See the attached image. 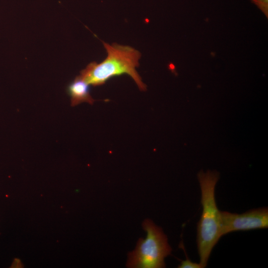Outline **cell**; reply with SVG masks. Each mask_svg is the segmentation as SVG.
<instances>
[{
    "instance_id": "cell-1",
    "label": "cell",
    "mask_w": 268,
    "mask_h": 268,
    "mask_svg": "<svg viewBox=\"0 0 268 268\" xmlns=\"http://www.w3.org/2000/svg\"><path fill=\"white\" fill-rule=\"evenodd\" d=\"M107 53L106 58L100 63L92 62L80 72L79 76L93 86L104 84L110 78L126 74L130 76L141 91L146 90V85L136 70L141 54L128 46L102 41Z\"/></svg>"
},
{
    "instance_id": "cell-7",
    "label": "cell",
    "mask_w": 268,
    "mask_h": 268,
    "mask_svg": "<svg viewBox=\"0 0 268 268\" xmlns=\"http://www.w3.org/2000/svg\"><path fill=\"white\" fill-rule=\"evenodd\" d=\"M179 268H202L201 264L193 262L187 258L186 260L182 261L178 266Z\"/></svg>"
},
{
    "instance_id": "cell-6",
    "label": "cell",
    "mask_w": 268,
    "mask_h": 268,
    "mask_svg": "<svg viewBox=\"0 0 268 268\" xmlns=\"http://www.w3.org/2000/svg\"><path fill=\"white\" fill-rule=\"evenodd\" d=\"M250 1L255 4L264 13L267 18H268V0H250Z\"/></svg>"
},
{
    "instance_id": "cell-2",
    "label": "cell",
    "mask_w": 268,
    "mask_h": 268,
    "mask_svg": "<svg viewBox=\"0 0 268 268\" xmlns=\"http://www.w3.org/2000/svg\"><path fill=\"white\" fill-rule=\"evenodd\" d=\"M219 174L202 170L198 174L201 190V215L197 225V246L201 268H205L211 251L221 235V214L215 199V185Z\"/></svg>"
},
{
    "instance_id": "cell-5",
    "label": "cell",
    "mask_w": 268,
    "mask_h": 268,
    "mask_svg": "<svg viewBox=\"0 0 268 268\" xmlns=\"http://www.w3.org/2000/svg\"><path fill=\"white\" fill-rule=\"evenodd\" d=\"M89 84L79 75L71 82L67 88V92L70 97L71 106H75L83 102L92 104L94 100L90 93Z\"/></svg>"
},
{
    "instance_id": "cell-4",
    "label": "cell",
    "mask_w": 268,
    "mask_h": 268,
    "mask_svg": "<svg viewBox=\"0 0 268 268\" xmlns=\"http://www.w3.org/2000/svg\"><path fill=\"white\" fill-rule=\"evenodd\" d=\"M221 235L237 231H247L268 227V207L253 209L243 213L220 211Z\"/></svg>"
},
{
    "instance_id": "cell-3",
    "label": "cell",
    "mask_w": 268,
    "mask_h": 268,
    "mask_svg": "<svg viewBox=\"0 0 268 268\" xmlns=\"http://www.w3.org/2000/svg\"><path fill=\"white\" fill-rule=\"evenodd\" d=\"M146 232L145 239L139 238L135 249L129 253L127 267L131 268H162L165 267L164 259L171 254L172 249L167 237L160 227L146 219L142 223Z\"/></svg>"
}]
</instances>
